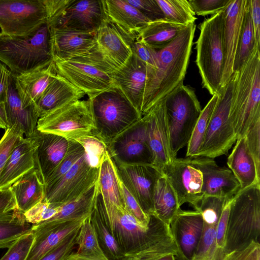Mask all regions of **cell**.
Here are the masks:
<instances>
[{"label": "cell", "instance_id": "cell-1", "mask_svg": "<svg viewBox=\"0 0 260 260\" xmlns=\"http://www.w3.org/2000/svg\"><path fill=\"white\" fill-rule=\"evenodd\" d=\"M196 28L186 26L168 44L157 50L156 69L147 67L146 81L141 109L143 116L155 105L183 83Z\"/></svg>", "mask_w": 260, "mask_h": 260}, {"label": "cell", "instance_id": "cell-2", "mask_svg": "<svg viewBox=\"0 0 260 260\" xmlns=\"http://www.w3.org/2000/svg\"><path fill=\"white\" fill-rule=\"evenodd\" d=\"M229 118L237 140L260 120V52L256 48L233 75Z\"/></svg>", "mask_w": 260, "mask_h": 260}, {"label": "cell", "instance_id": "cell-3", "mask_svg": "<svg viewBox=\"0 0 260 260\" xmlns=\"http://www.w3.org/2000/svg\"><path fill=\"white\" fill-rule=\"evenodd\" d=\"M53 61L50 27L43 24L26 36L0 34V61L14 74L27 73Z\"/></svg>", "mask_w": 260, "mask_h": 260}, {"label": "cell", "instance_id": "cell-4", "mask_svg": "<svg viewBox=\"0 0 260 260\" xmlns=\"http://www.w3.org/2000/svg\"><path fill=\"white\" fill-rule=\"evenodd\" d=\"M259 237L260 184H255L240 189L232 199L223 256L252 242L259 243Z\"/></svg>", "mask_w": 260, "mask_h": 260}, {"label": "cell", "instance_id": "cell-5", "mask_svg": "<svg viewBox=\"0 0 260 260\" xmlns=\"http://www.w3.org/2000/svg\"><path fill=\"white\" fill-rule=\"evenodd\" d=\"M224 24V10L206 19L199 26L200 33L196 43V63L202 86L212 95H219L222 88Z\"/></svg>", "mask_w": 260, "mask_h": 260}, {"label": "cell", "instance_id": "cell-6", "mask_svg": "<svg viewBox=\"0 0 260 260\" xmlns=\"http://www.w3.org/2000/svg\"><path fill=\"white\" fill-rule=\"evenodd\" d=\"M90 100L95 123L92 133L105 143L142 117L117 87L104 91Z\"/></svg>", "mask_w": 260, "mask_h": 260}, {"label": "cell", "instance_id": "cell-7", "mask_svg": "<svg viewBox=\"0 0 260 260\" xmlns=\"http://www.w3.org/2000/svg\"><path fill=\"white\" fill-rule=\"evenodd\" d=\"M53 63L56 74L84 92L89 99L117 87L111 76L115 71L104 62L100 54L55 59Z\"/></svg>", "mask_w": 260, "mask_h": 260}, {"label": "cell", "instance_id": "cell-8", "mask_svg": "<svg viewBox=\"0 0 260 260\" xmlns=\"http://www.w3.org/2000/svg\"><path fill=\"white\" fill-rule=\"evenodd\" d=\"M166 109L173 158L187 146L202 109L194 90L181 84L166 97Z\"/></svg>", "mask_w": 260, "mask_h": 260}, {"label": "cell", "instance_id": "cell-9", "mask_svg": "<svg viewBox=\"0 0 260 260\" xmlns=\"http://www.w3.org/2000/svg\"><path fill=\"white\" fill-rule=\"evenodd\" d=\"M95 123L90 99L77 100L39 118L38 131L76 139L91 134Z\"/></svg>", "mask_w": 260, "mask_h": 260}, {"label": "cell", "instance_id": "cell-10", "mask_svg": "<svg viewBox=\"0 0 260 260\" xmlns=\"http://www.w3.org/2000/svg\"><path fill=\"white\" fill-rule=\"evenodd\" d=\"M233 85V75L218 95L198 157L214 159L226 154L237 141L229 118Z\"/></svg>", "mask_w": 260, "mask_h": 260}, {"label": "cell", "instance_id": "cell-11", "mask_svg": "<svg viewBox=\"0 0 260 260\" xmlns=\"http://www.w3.org/2000/svg\"><path fill=\"white\" fill-rule=\"evenodd\" d=\"M47 22L44 0H0L3 34L26 36Z\"/></svg>", "mask_w": 260, "mask_h": 260}, {"label": "cell", "instance_id": "cell-12", "mask_svg": "<svg viewBox=\"0 0 260 260\" xmlns=\"http://www.w3.org/2000/svg\"><path fill=\"white\" fill-rule=\"evenodd\" d=\"M99 169L91 166L85 152L59 180L45 187L44 201L61 206L77 198L98 181Z\"/></svg>", "mask_w": 260, "mask_h": 260}, {"label": "cell", "instance_id": "cell-13", "mask_svg": "<svg viewBox=\"0 0 260 260\" xmlns=\"http://www.w3.org/2000/svg\"><path fill=\"white\" fill-rule=\"evenodd\" d=\"M106 144L108 152L115 162L153 165V154L143 117Z\"/></svg>", "mask_w": 260, "mask_h": 260}, {"label": "cell", "instance_id": "cell-14", "mask_svg": "<svg viewBox=\"0 0 260 260\" xmlns=\"http://www.w3.org/2000/svg\"><path fill=\"white\" fill-rule=\"evenodd\" d=\"M161 173L174 190L179 206L188 203L196 210L203 197L202 175L191 157L173 158Z\"/></svg>", "mask_w": 260, "mask_h": 260}, {"label": "cell", "instance_id": "cell-15", "mask_svg": "<svg viewBox=\"0 0 260 260\" xmlns=\"http://www.w3.org/2000/svg\"><path fill=\"white\" fill-rule=\"evenodd\" d=\"M114 163L121 181L143 211L148 216L154 215V189L161 172L154 165Z\"/></svg>", "mask_w": 260, "mask_h": 260}, {"label": "cell", "instance_id": "cell-16", "mask_svg": "<svg viewBox=\"0 0 260 260\" xmlns=\"http://www.w3.org/2000/svg\"><path fill=\"white\" fill-rule=\"evenodd\" d=\"M104 17L102 1L73 0L47 23L50 27L56 29L95 32Z\"/></svg>", "mask_w": 260, "mask_h": 260}, {"label": "cell", "instance_id": "cell-17", "mask_svg": "<svg viewBox=\"0 0 260 260\" xmlns=\"http://www.w3.org/2000/svg\"><path fill=\"white\" fill-rule=\"evenodd\" d=\"M142 117L145 123L147 136L153 154V165L161 172L164 167L173 159L165 99L155 105Z\"/></svg>", "mask_w": 260, "mask_h": 260}, {"label": "cell", "instance_id": "cell-18", "mask_svg": "<svg viewBox=\"0 0 260 260\" xmlns=\"http://www.w3.org/2000/svg\"><path fill=\"white\" fill-rule=\"evenodd\" d=\"M225 202L221 197L202 198L197 209L203 219L202 233L191 260H219L216 247V228Z\"/></svg>", "mask_w": 260, "mask_h": 260}, {"label": "cell", "instance_id": "cell-19", "mask_svg": "<svg viewBox=\"0 0 260 260\" xmlns=\"http://www.w3.org/2000/svg\"><path fill=\"white\" fill-rule=\"evenodd\" d=\"M170 229L178 249V260H191L201 237L203 219L197 210H182L180 208L171 220Z\"/></svg>", "mask_w": 260, "mask_h": 260}, {"label": "cell", "instance_id": "cell-20", "mask_svg": "<svg viewBox=\"0 0 260 260\" xmlns=\"http://www.w3.org/2000/svg\"><path fill=\"white\" fill-rule=\"evenodd\" d=\"M95 41L103 60L114 71L122 67L133 53L125 36L105 15L95 32Z\"/></svg>", "mask_w": 260, "mask_h": 260}, {"label": "cell", "instance_id": "cell-21", "mask_svg": "<svg viewBox=\"0 0 260 260\" xmlns=\"http://www.w3.org/2000/svg\"><path fill=\"white\" fill-rule=\"evenodd\" d=\"M191 159L202 175L203 196L232 198L240 190V184L230 169L219 167L212 158Z\"/></svg>", "mask_w": 260, "mask_h": 260}, {"label": "cell", "instance_id": "cell-22", "mask_svg": "<svg viewBox=\"0 0 260 260\" xmlns=\"http://www.w3.org/2000/svg\"><path fill=\"white\" fill-rule=\"evenodd\" d=\"M53 60L99 54L95 32H86L50 27Z\"/></svg>", "mask_w": 260, "mask_h": 260}, {"label": "cell", "instance_id": "cell-23", "mask_svg": "<svg viewBox=\"0 0 260 260\" xmlns=\"http://www.w3.org/2000/svg\"><path fill=\"white\" fill-rule=\"evenodd\" d=\"M247 0H231L224 10L222 88L234 74V62Z\"/></svg>", "mask_w": 260, "mask_h": 260}, {"label": "cell", "instance_id": "cell-24", "mask_svg": "<svg viewBox=\"0 0 260 260\" xmlns=\"http://www.w3.org/2000/svg\"><path fill=\"white\" fill-rule=\"evenodd\" d=\"M146 64L133 53L122 67L111 74L116 86L140 114L146 81Z\"/></svg>", "mask_w": 260, "mask_h": 260}, {"label": "cell", "instance_id": "cell-25", "mask_svg": "<svg viewBox=\"0 0 260 260\" xmlns=\"http://www.w3.org/2000/svg\"><path fill=\"white\" fill-rule=\"evenodd\" d=\"M38 144L32 137L22 138L12 151L0 176V190L10 188L23 175L38 168Z\"/></svg>", "mask_w": 260, "mask_h": 260}, {"label": "cell", "instance_id": "cell-26", "mask_svg": "<svg viewBox=\"0 0 260 260\" xmlns=\"http://www.w3.org/2000/svg\"><path fill=\"white\" fill-rule=\"evenodd\" d=\"M31 137L38 144L37 162L45 184L64 157L68 148L69 140L37 129Z\"/></svg>", "mask_w": 260, "mask_h": 260}, {"label": "cell", "instance_id": "cell-27", "mask_svg": "<svg viewBox=\"0 0 260 260\" xmlns=\"http://www.w3.org/2000/svg\"><path fill=\"white\" fill-rule=\"evenodd\" d=\"M106 17L126 37H137L140 30L151 21L126 0H102Z\"/></svg>", "mask_w": 260, "mask_h": 260}, {"label": "cell", "instance_id": "cell-28", "mask_svg": "<svg viewBox=\"0 0 260 260\" xmlns=\"http://www.w3.org/2000/svg\"><path fill=\"white\" fill-rule=\"evenodd\" d=\"M4 107L8 128L19 124L26 137H30L37 129L39 117L35 105L23 107L11 72L7 81Z\"/></svg>", "mask_w": 260, "mask_h": 260}, {"label": "cell", "instance_id": "cell-29", "mask_svg": "<svg viewBox=\"0 0 260 260\" xmlns=\"http://www.w3.org/2000/svg\"><path fill=\"white\" fill-rule=\"evenodd\" d=\"M85 93L56 74L35 105L39 118L81 100Z\"/></svg>", "mask_w": 260, "mask_h": 260}, {"label": "cell", "instance_id": "cell-30", "mask_svg": "<svg viewBox=\"0 0 260 260\" xmlns=\"http://www.w3.org/2000/svg\"><path fill=\"white\" fill-rule=\"evenodd\" d=\"M13 74L22 105L27 108L35 104L56 73L52 61L46 67L34 71Z\"/></svg>", "mask_w": 260, "mask_h": 260}, {"label": "cell", "instance_id": "cell-31", "mask_svg": "<svg viewBox=\"0 0 260 260\" xmlns=\"http://www.w3.org/2000/svg\"><path fill=\"white\" fill-rule=\"evenodd\" d=\"M98 181L89 189L77 198L61 206L59 212L50 219L32 225L31 229H41L55 226L88 217L92 212L99 192Z\"/></svg>", "mask_w": 260, "mask_h": 260}, {"label": "cell", "instance_id": "cell-32", "mask_svg": "<svg viewBox=\"0 0 260 260\" xmlns=\"http://www.w3.org/2000/svg\"><path fill=\"white\" fill-rule=\"evenodd\" d=\"M85 218L48 228H31L35 239L26 260L40 259L58 246L69 235L79 229Z\"/></svg>", "mask_w": 260, "mask_h": 260}, {"label": "cell", "instance_id": "cell-33", "mask_svg": "<svg viewBox=\"0 0 260 260\" xmlns=\"http://www.w3.org/2000/svg\"><path fill=\"white\" fill-rule=\"evenodd\" d=\"M227 165L239 182L240 189L260 184V174L248 149L245 136L237 140L228 158Z\"/></svg>", "mask_w": 260, "mask_h": 260}, {"label": "cell", "instance_id": "cell-34", "mask_svg": "<svg viewBox=\"0 0 260 260\" xmlns=\"http://www.w3.org/2000/svg\"><path fill=\"white\" fill-rule=\"evenodd\" d=\"M10 188L17 208L23 213L44 199L45 184L38 168L23 175Z\"/></svg>", "mask_w": 260, "mask_h": 260}, {"label": "cell", "instance_id": "cell-35", "mask_svg": "<svg viewBox=\"0 0 260 260\" xmlns=\"http://www.w3.org/2000/svg\"><path fill=\"white\" fill-rule=\"evenodd\" d=\"M186 26L165 18L152 21L140 30L137 39L157 50L170 43Z\"/></svg>", "mask_w": 260, "mask_h": 260}, {"label": "cell", "instance_id": "cell-36", "mask_svg": "<svg viewBox=\"0 0 260 260\" xmlns=\"http://www.w3.org/2000/svg\"><path fill=\"white\" fill-rule=\"evenodd\" d=\"M98 182L99 190L103 199L125 209L121 181L108 152L100 167Z\"/></svg>", "mask_w": 260, "mask_h": 260}, {"label": "cell", "instance_id": "cell-37", "mask_svg": "<svg viewBox=\"0 0 260 260\" xmlns=\"http://www.w3.org/2000/svg\"><path fill=\"white\" fill-rule=\"evenodd\" d=\"M153 205L154 214L168 225L180 208L174 190L162 174L155 185Z\"/></svg>", "mask_w": 260, "mask_h": 260}, {"label": "cell", "instance_id": "cell-38", "mask_svg": "<svg viewBox=\"0 0 260 260\" xmlns=\"http://www.w3.org/2000/svg\"><path fill=\"white\" fill-rule=\"evenodd\" d=\"M31 225L17 208L0 214V249L9 248L18 238L29 232Z\"/></svg>", "mask_w": 260, "mask_h": 260}, {"label": "cell", "instance_id": "cell-39", "mask_svg": "<svg viewBox=\"0 0 260 260\" xmlns=\"http://www.w3.org/2000/svg\"><path fill=\"white\" fill-rule=\"evenodd\" d=\"M90 214L85 218L79 230L76 238L78 249L74 254L82 257L108 260L100 246L91 221Z\"/></svg>", "mask_w": 260, "mask_h": 260}, {"label": "cell", "instance_id": "cell-40", "mask_svg": "<svg viewBox=\"0 0 260 260\" xmlns=\"http://www.w3.org/2000/svg\"><path fill=\"white\" fill-rule=\"evenodd\" d=\"M257 48L251 16L250 1L247 0L239 42L234 62V73L247 61L254 50Z\"/></svg>", "mask_w": 260, "mask_h": 260}, {"label": "cell", "instance_id": "cell-41", "mask_svg": "<svg viewBox=\"0 0 260 260\" xmlns=\"http://www.w3.org/2000/svg\"><path fill=\"white\" fill-rule=\"evenodd\" d=\"M90 218L100 246L107 257L110 260L124 259V254L106 225L96 201Z\"/></svg>", "mask_w": 260, "mask_h": 260}, {"label": "cell", "instance_id": "cell-42", "mask_svg": "<svg viewBox=\"0 0 260 260\" xmlns=\"http://www.w3.org/2000/svg\"><path fill=\"white\" fill-rule=\"evenodd\" d=\"M218 98V95H212L205 107L202 110L187 145L186 157H198L210 117L217 102Z\"/></svg>", "mask_w": 260, "mask_h": 260}, {"label": "cell", "instance_id": "cell-43", "mask_svg": "<svg viewBox=\"0 0 260 260\" xmlns=\"http://www.w3.org/2000/svg\"><path fill=\"white\" fill-rule=\"evenodd\" d=\"M166 20L183 26L194 23L196 14L187 0H156Z\"/></svg>", "mask_w": 260, "mask_h": 260}, {"label": "cell", "instance_id": "cell-44", "mask_svg": "<svg viewBox=\"0 0 260 260\" xmlns=\"http://www.w3.org/2000/svg\"><path fill=\"white\" fill-rule=\"evenodd\" d=\"M82 145L75 140H69L68 148L66 154L55 170L48 177L45 183V187L49 186L65 175L85 153Z\"/></svg>", "mask_w": 260, "mask_h": 260}, {"label": "cell", "instance_id": "cell-45", "mask_svg": "<svg viewBox=\"0 0 260 260\" xmlns=\"http://www.w3.org/2000/svg\"><path fill=\"white\" fill-rule=\"evenodd\" d=\"M84 147L91 166L100 168L108 150L106 144L92 133L74 139Z\"/></svg>", "mask_w": 260, "mask_h": 260}, {"label": "cell", "instance_id": "cell-46", "mask_svg": "<svg viewBox=\"0 0 260 260\" xmlns=\"http://www.w3.org/2000/svg\"><path fill=\"white\" fill-rule=\"evenodd\" d=\"M23 134L19 124L6 130L0 140V176L12 151L23 137Z\"/></svg>", "mask_w": 260, "mask_h": 260}, {"label": "cell", "instance_id": "cell-47", "mask_svg": "<svg viewBox=\"0 0 260 260\" xmlns=\"http://www.w3.org/2000/svg\"><path fill=\"white\" fill-rule=\"evenodd\" d=\"M61 206H57L43 200L23 214L27 222L32 225L38 224L52 218L59 212Z\"/></svg>", "mask_w": 260, "mask_h": 260}, {"label": "cell", "instance_id": "cell-48", "mask_svg": "<svg viewBox=\"0 0 260 260\" xmlns=\"http://www.w3.org/2000/svg\"><path fill=\"white\" fill-rule=\"evenodd\" d=\"M35 239V236L30 230L18 238L0 260H26Z\"/></svg>", "mask_w": 260, "mask_h": 260}, {"label": "cell", "instance_id": "cell-49", "mask_svg": "<svg viewBox=\"0 0 260 260\" xmlns=\"http://www.w3.org/2000/svg\"><path fill=\"white\" fill-rule=\"evenodd\" d=\"M121 188L125 210L135 218L143 228L148 229L150 216L147 215L143 211L138 202L121 181Z\"/></svg>", "mask_w": 260, "mask_h": 260}, {"label": "cell", "instance_id": "cell-50", "mask_svg": "<svg viewBox=\"0 0 260 260\" xmlns=\"http://www.w3.org/2000/svg\"><path fill=\"white\" fill-rule=\"evenodd\" d=\"M128 42L133 51V53L146 66L154 69L158 67L157 50L150 47L145 43L136 38L128 40Z\"/></svg>", "mask_w": 260, "mask_h": 260}, {"label": "cell", "instance_id": "cell-51", "mask_svg": "<svg viewBox=\"0 0 260 260\" xmlns=\"http://www.w3.org/2000/svg\"><path fill=\"white\" fill-rule=\"evenodd\" d=\"M79 229L69 235L58 246L38 260H67L76 245V238Z\"/></svg>", "mask_w": 260, "mask_h": 260}, {"label": "cell", "instance_id": "cell-52", "mask_svg": "<svg viewBox=\"0 0 260 260\" xmlns=\"http://www.w3.org/2000/svg\"><path fill=\"white\" fill-rule=\"evenodd\" d=\"M231 0H189L194 13L199 16L214 15L224 10Z\"/></svg>", "mask_w": 260, "mask_h": 260}, {"label": "cell", "instance_id": "cell-53", "mask_svg": "<svg viewBox=\"0 0 260 260\" xmlns=\"http://www.w3.org/2000/svg\"><path fill=\"white\" fill-rule=\"evenodd\" d=\"M245 136L257 171L260 174V120L249 128Z\"/></svg>", "mask_w": 260, "mask_h": 260}, {"label": "cell", "instance_id": "cell-54", "mask_svg": "<svg viewBox=\"0 0 260 260\" xmlns=\"http://www.w3.org/2000/svg\"><path fill=\"white\" fill-rule=\"evenodd\" d=\"M126 1L151 21L165 18L156 0Z\"/></svg>", "mask_w": 260, "mask_h": 260}, {"label": "cell", "instance_id": "cell-55", "mask_svg": "<svg viewBox=\"0 0 260 260\" xmlns=\"http://www.w3.org/2000/svg\"><path fill=\"white\" fill-rule=\"evenodd\" d=\"M232 198L229 199L224 206L216 228V247L219 260H221L222 250L224 245L225 236L229 215Z\"/></svg>", "mask_w": 260, "mask_h": 260}, {"label": "cell", "instance_id": "cell-56", "mask_svg": "<svg viewBox=\"0 0 260 260\" xmlns=\"http://www.w3.org/2000/svg\"><path fill=\"white\" fill-rule=\"evenodd\" d=\"M10 70L6 64L0 61V128H8L5 112V102L7 81Z\"/></svg>", "mask_w": 260, "mask_h": 260}, {"label": "cell", "instance_id": "cell-57", "mask_svg": "<svg viewBox=\"0 0 260 260\" xmlns=\"http://www.w3.org/2000/svg\"><path fill=\"white\" fill-rule=\"evenodd\" d=\"M256 46L260 47V0H249Z\"/></svg>", "mask_w": 260, "mask_h": 260}, {"label": "cell", "instance_id": "cell-58", "mask_svg": "<svg viewBox=\"0 0 260 260\" xmlns=\"http://www.w3.org/2000/svg\"><path fill=\"white\" fill-rule=\"evenodd\" d=\"M17 208L16 201L11 188L0 190V214Z\"/></svg>", "mask_w": 260, "mask_h": 260}, {"label": "cell", "instance_id": "cell-59", "mask_svg": "<svg viewBox=\"0 0 260 260\" xmlns=\"http://www.w3.org/2000/svg\"><path fill=\"white\" fill-rule=\"evenodd\" d=\"M67 260H102V259H92V258H85L76 256L74 254V252L72 253V254L69 257ZM110 260V259H108ZM122 260H127V259L124 257Z\"/></svg>", "mask_w": 260, "mask_h": 260}, {"label": "cell", "instance_id": "cell-60", "mask_svg": "<svg viewBox=\"0 0 260 260\" xmlns=\"http://www.w3.org/2000/svg\"><path fill=\"white\" fill-rule=\"evenodd\" d=\"M156 260H176L175 256L173 254H168L165 255Z\"/></svg>", "mask_w": 260, "mask_h": 260}, {"label": "cell", "instance_id": "cell-61", "mask_svg": "<svg viewBox=\"0 0 260 260\" xmlns=\"http://www.w3.org/2000/svg\"><path fill=\"white\" fill-rule=\"evenodd\" d=\"M125 258L127 259V260H133L132 258H129V257H125Z\"/></svg>", "mask_w": 260, "mask_h": 260}, {"label": "cell", "instance_id": "cell-62", "mask_svg": "<svg viewBox=\"0 0 260 260\" xmlns=\"http://www.w3.org/2000/svg\"><path fill=\"white\" fill-rule=\"evenodd\" d=\"M0 34H1V32H0Z\"/></svg>", "mask_w": 260, "mask_h": 260}]
</instances>
